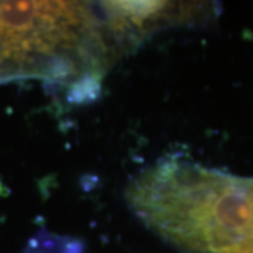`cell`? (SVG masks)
<instances>
[{
  "label": "cell",
  "mask_w": 253,
  "mask_h": 253,
  "mask_svg": "<svg viewBox=\"0 0 253 253\" xmlns=\"http://www.w3.org/2000/svg\"><path fill=\"white\" fill-rule=\"evenodd\" d=\"M129 200L184 252L253 253V179L166 161L135 180Z\"/></svg>",
  "instance_id": "6da1fadb"
}]
</instances>
